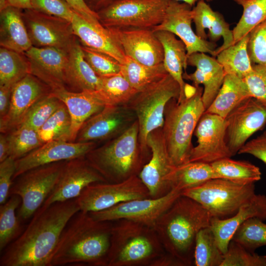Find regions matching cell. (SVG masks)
<instances>
[{"mask_svg": "<svg viewBox=\"0 0 266 266\" xmlns=\"http://www.w3.org/2000/svg\"><path fill=\"white\" fill-rule=\"evenodd\" d=\"M79 211L75 199L41 206L25 231L2 252L0 266H50L63 231Z\"/></svg>", "mask_w": 266, "mask_h": 266, "instance_id": "cell-1", "label": "cell"}, {"mask_svg": "<svg viewBox=\"0 0 266 266\" xmlns=\"http://www.w3.org/2000/svg\"><path fill=\"white\" fill-rule=\"evenodd\" d=\"M111 222L77 212L63 231L50 266H108Z\"/></svg>", "mask_w": 266, "mask_h": 266, "instance_id": "cell-2", "label": "cell"}, {"mask_svg": "<svg viewBox=\"0 0 266 266\" xmlns=\"http://www.w3.org/2000/svg\"><path fill=\"white\" fill-rule=\"evenodd\" d=\"M211 218L200 204L181 195L160 217L154 229L167 253L185 266H191L197 235L209 227Z\"/></svg>", "mask_w": 266, "mask_h": 266, "instance_id": "cell-3", "label": "cell"}, {"mask_svg": "<svg viewBox=\"0 0 266 266\" xmlns=\"http://www.w3.org/2000/svg\"><path fill=\"white\" fill-rule=\"evenodd\" d=\"M203 90L192 86L180 102L172 99L166 104L162 127L169 158L177 166L189 162L193 146L192 138L197 125L205 111L202 100Z\"/></svg>", "mask_w": 266, "mask_h": 266, "instance_id": "cell-4", "label": "cell"}, {"mask_svg": "<svg viewBox=\"0 0 266 266\" xmlns=\"http://www.w3.org/2000/svg\"><path fill=\"white\" fill-rule=\"evenodd\" d=\"M138 137L139 125L136 120L117 137L94 148L85 157L107 182H119L138 176L151 157L142 152Z\"/></svg>", "mask_w": 266, "mask_h": 266, "instance_id": "cell-5", "label": "cell"}, {"mask_svg": "<svg viewBox=\"0 0 266 266\" xmlns=\"http://www.w3.org/2000/svg\"><path fill=\"white\" fill-rule=\"evenodd\" d=\"M114 222L108 266H150L166 252L153 228L127 219Z\"/></svg>", "mask_w": 266, "mask_h": 266, "instance_id": "cell-6", "label": "cell"}, {"mask_svg": "<svg viewBox=\"0 0 266 266\" xmlns=\"http://www.w3.org/2000/svg\"><path fill=\"white\" fill-rule=\"evenodd\" d=\"M179 83L169 74L160 80L139 92L126 105L135 113L139 125V142L142 152L151 156L146 139L153 130L162 128L166 104L179 99Z\"/></svg>", "mask_w": 266, "mask_h": 266, "instance_id": "cell-7", "label": "cell"}, {"mask_svg": "<svg viewBox=\"0 0 266 266\" xmlns=\"http://www.w3.org/2000/svg\"><path fill=\"white\" fill-rule=\"evenodd\" d=\"M181 195L200 204L211 218L224 219L237 213L256 195L254 183L239 184L223 178L211 179Z\"/></svg>", "mask_w": 266, "mask_h": 266, "instance_id": "cell-8", "label": "cell"}, {"mask_svg": "<svg viewBox=\"0 0 266 266\" xmlns=\"http://www.w3.org/2000/svg\"><path fill=\"white\" fill-rule=\"evenodd\" d=\"M171 0H115L97 13L105 28L152 29L163 21Z\"/></svg>", "mask_w": 266, "mask_h": 266, "instance_id": "cell-9", "label": "cell"}, {"mask_svg": "<svg viewBox=\"0 0 266 266\" xmlns=\"http://www.w3.org/2000/svg\"><path fill=\"white\" fill-rule=\"evenodd\" d=\"M66 162L60 161L33 168L15 179L9 196L16 195L21 199L18 216L19 219H28L43 205L55 188Z\"/></svg>", "mask_w": 266, "mask_h": 266, "instance_id": "cell-10", "label": "cell"}, {"mask_svg": "<svg viewBox=\"0 0 266 266\" xmlns=\"http://www.w3.org/2000/svg\"><path fill=\"white\" fill-rule=\"evenodd\" d=\"M151 198L148 190L138 175L116 183H92L75 199L80 211H102L135 199Z\"/></svg>", "mask_w": 266, "mask_h": 266, "instance_id": "cell-11", "label": "cell"}, {"mask_svg": "<svg viewBox=\"0 0 266 266\" xmlns=\"http://www.w3.org/2000/svg\"><path fill=\"white\" fill-rule=\"evenodd\" d=\"M181 192L180 190L171 189L167 194L159 198L133 200L118 203L105 210L89 213L99 221L114 222L127 219L154 228L158 220L181 195Z\"/></svg>", "mask_w": 266, "mask_h": 266, "instance_id": "cell-12", "label": "cell"}, {"mask_svg": "<svg viewBox=\"0 0 266 266\" xmlns=\"http://www.w3.org/2000/svg\"><path fill=\"white\" fill-rule=\"evenodd\" d=\"M22 15L33 46L69 51L77 39L71 22L65 19L33 8L23 10Z\"/></svg>", "mask_w": 266, "mask_h": 266, "instance_id": "cell-13", "label": "cell"}, {"mask_svg": "<svg viewBox=\"0 0 266 266\" xmlns=\"http://www.w3.org/2000/svg\"><path fill=\"white\" fill-rule=\"evenodd\" d=\"M226 140L233 155L247 139L266 124V106L250 97L235 107L225 118Z\"/></svg>", "mask_w": 266, "mask_h": 266, "instance_id": "cell-14", "label": "cell"}, {"mask_svg": "<svg viewBox=\"0 0 266 266\" xmlns=\"http://www.w3.org/2000/svg\"><path fill=\"white\" fill-rule=\"evenodd\" d=\"M194 134L197 138L198 145L193 147L189 162L210 164L233 156L226 140L225 118L204 111Z\"/></svg>", "mask_w": 266, "mask_h": 266, "instance_id": "cell-15", "label": "cell"}, {"mask_svg": "<svg viewBox=\"0 0 266 266\" xmlns=\"http://www.w3.org/2000/svg\"><path fill=\"white\" fill-rule=\"evenodd\" d=\"M107 182L85 157L66 161L59 180L42 206L76 199L88 185Z\"/></svg>", "mask_w": 266, "mask_h": 266, "instance_id": "cell-16", "label": "cell"}, {"mask_svg": "<svg viewBox=\"0 0 266 266\" xmlns=\"http://www.w3.org/2000/svg\"><path fill=\"white\" fill-rule=\"evenodd\" d=\"M192 9V7L186 3L171 0L162 22L152 30L154 32L167 31L177 35L185 44L187 56L201 52L214 57L216 43L200 38L193 30Z\"/></svg>", "mask_w": 266, "mask_h": 266, "instance_id": "cell-17", "label": "cell"}, {"mask_svg": "<svg viewBox=\"0 0 266 266\" xmlns=\"http://www.w3.org/2000/svg\"><path fill=\"white\" fill-rule=\"evenodd\" d=\"M146 143L150 150L151 157L138 176L148 190L151 198H159L171 190L166 178L175 166L168 154L162 128L150 132Z\"/></svg>", "mask_w": 266, "mask_h": 266, "instance_id": "cell-18", "label": "cell"}, {"mask_svg": "<svg viewBox=\"0 0 266 266\" xmlns=\"http://www.w3.org/2000/svg\"><path fill=\"white\" fill-rule=\"evenodd\" d=\"M52 91L49 86L32 74L14 85L8 112L0 118V133H8L17 128L31 107Z\"/></svg>", "mask_w": 266, "mask_h": 266, "instance_id": "cell-19", "label": "cell"}, {"mask_svg": "<svg viewBox=\"0 0 266 266\" xmlns=\"http://www.w3.org/2000/svg\"><path fill=\"white\" fill-rule=\"evenodd\" d=\"M106 28L121 46L126 56L149 66L163 63V45L151 29Z\"/></svg>", "mask_w": 266, "mask_h": 266, "instance_id": "cell-20", "label": "cell"}, {"mask_svg": "<svg viewBox=\"0 0 266 266\" xmlns=\"http://www.w3.org/2000/svg\"><path fill=\"white\" fill-rule=\"evenodd\" d=\"M95 142H77L51 141L42 144L15 160L13 181L19 175L33 168L55 162L85 157L95 148Z\"/></svg>", "mask_w": 266, "mask_h": 266, "instance_id": "cell-21", "label": "cell"}, {"mask_svg": "<svg viewBox=\"0 0 266 266\" xmlns=\"http://www.w3.org/2000/svg\"><path fill=\"white\" fill-rule=\"evenodd\" d=\"M25 54L30 63V74L49 86L52 91L66 89L68 51L32 46Z\"/></svg>", "mask_w": 266, "mask_h": 266, "instance_id": "cell-22", "label": "cell"}, {"mask_svg": "<svg viewBox=\"0 0 266 266\" xmlns=\"http://www.w3.org/2000/svg\"><path fill=\"white\" fill-rule=\"evenodd\" d=\"M133 112L127 106L105 105L83 124L74 142H95L120 134L133 123Z\"/></svg>", "mask_w": 266, "mask_h": 266, "instance_id": "cell-23", "label": "cell"}, {"mask_svg": "<svg viewBox=\"0 0 266 266\" xmlns=\"http://www.w3.org/2000/svg\"><path fill=\"white\" fill-rule=\"evenodd\" d=\"M187 65L196 67V69L190 74L185 72L183 77L192 81L194 86L203 85L202 100L206 110L223 84L226 75L224 69L216 59L201 52L188 56Z\"/></svg>", "mask_w": 266, "mask_h": 266, "instance_id": "cell-24", "label": "cell"}, {"mask_svg": "<svg viewBox=\"0 0 266 266\" xmlns=\"http://www.w3.org/2000/svg\"><path fill=\"white\" fill-rule=\"evenodd\" d=\"M257 217L266 220V196L256 194L249 201L242 205L236 214L224 219L211 218L209 227L216 243L224 255L232 238L237 228L247 219Z\"/></svg>", "mask_w": 266, "mask_h": 266, "instance_id": "cell-25", "label": "cell"}, {"mask_svg": "<svg viewBox=\"0 0 266 266\" xmlns=\"http://www.w3.org/2000/svg\"><path fill=\"white\" fill-rule=\"evenodd\" d=\"M192 16L196 33L201 39H206L207 35L205 30H208V36L210 41L216 42L223 38L222 45L215 51L214 57L222 50L233 44V30L223 15L214 11L205 1L198 2L192 9Z\"/></svg>", "mask_w": 266, "mask_h": 266, "instance_id": "cell-26", "label": "cell"}, {"mask_svg": "<svg viewBox=\"0 0 266 266\" xmlns=\"http://www.w3.org/2000/svg\"><path fill=\"white\" fill-rule=\"evenodd\" d=\"M66 106L71 120L70 141L74 142L80 129L91 116L105 105L95 91L72 92L66 88L52 91Z\"/></svg>", "mask_w": 266, "mask_h": 266, "instance_id": "cell-27", "label": "cell"}, {"mask_svg": "<svg viewBox=\"0 0 266 266\" xmlns=\"http://www.w3.org/2000/svg\"><path fill=\"white\" fill-rule=\"evenodd\" d=\"M74 34L82 45L106 54L122 65L126 56L120 44L102 25L90 23L77 12L71 21Z\"/></svg>", "mask_w": 266, "mask_h": 266, "instance_id": "cell-28", "label": "cell"}, {"mask_svg": "<svg viewBox=\"0 0 266 266\" xmlns=\"http://www.w3.org/2000/svg\"><path fill=\"white\" fill-rule=\"evenodd\" d=\"M23 10L9 6L0 11V45L25 53L33 45L23 18Z\"/></svg>", "mask_w": 266, "mask_h": 266, "instance_id": "cell-29", "label": "cell"}, {"mask_svg": "<svg viewBox=\"0 0 266 266\" xmlns=\"http://www.w3.org/2000/svg\"><path fill=\"white\" fill-rule=\"evenodd\" d=\"M69 62L66 74V89L72 92L96 91L100 77L85 60L82 45L77 38L68 51Z\"/></svg>", "mask_w": 266, "mask_h": 266, "instance_id": "cell-30", "label": "cell"}, {"mask_svg": "<svg viewBox=\"0 0 266 266\" xmlns=\"http://www.w3.org/2000/svg\"><path fill=\"white\" fill-rule=\"evenodd\" d=\"M161 41L164 49L163 64L167 73L179 84L181 93L178 102L184 100L186 83L183 77V69L187 65V53L186 46L173 33L165 31L154 32Z\"/></svg>", "mask_w": 266, "mask_h": 266, "instance_id": "cell-31", "label": "cell"}, {"mask_svg": "<svg viewBox=\"0 0 266 266\" xmlns=\"http://www.w3.org/2000/svg\"><path fill=\"white\" fill-rule=\"evenodd\" d=\"M250 97L243 79L234 75L226 74L217 96L205 112L225 118L235 107Z\"/></svg>", "mask_w": 266, "mask_h": 266, "instance_id": "cell-32", "label": "cell"}, {"mask_svg": "<svg viewBox=\"0 0 266 266\" xmlns=\"http://www.w3.org/2000/svg\"><path fill=\"white\" fill-rule=\"evenodd\" d=\"M213 178H218L211 164L189 162L175 166L167 176L166 181L170 189L182 191Z\"/></svg>", "mask_w": 266, "mask_h": 266, "instance_id": "cell-33", "label": "cell"}, {"mask_svg": "<svg viewBox=\"0 0 266 266\" xmlns=\"http://www.w3.org/2000/svg\"><path fill=\"white\" fill-rule=\"evenodd\" d=\"M249 33L238 41L220 51L216 59L222 66L225 74H232L243 79L252 70L248 44Z\"/></svg>", "mask_w": 266, "mask_h": 266, "instance_id": "cell-34", "label": "cell"}, {"mask_svg": "<svg viewBox=\"0 0 266 266\" xmlns=\"http://www.w3.org/2000/svg\"><path fill=\"white\" fill-rule=\"evenodd\" d=\"M96 93L105 105L126 106L138 92L120 72L100 77V83Z\"/></svg>", "mask_w": 266, "mask_h": 266, "instance_id": "cell-35", "label": "cell"}, {"mask_svg": "<svg viewBox=\"0 0 266 266\" xmlns=\"http://www.w3.org/2000/svg\"><path fill=\"white\" fill-rule=\"evenodd\" d=\"M210 164L218 178L243 184L255 183L261 179L260 168L247 161L226 158Z\"/></svg>", "mask_w": 266, "mask_h": 266, "instance_id": "cell-36", "label": "cell"}, {"mask_svg": "<svg viewBox=\"0 0 266 266\" xmlns=\"http://www.w3.org/2000/svg\"><path fill=\"white\" fill-rule=\"evenodd\" d=\"M121 72L138 92L160 80L167 74L163 63L149 66L126 56Z\"/></svg>", "mask_w": 266, "mask_h": 266, "instance_id": "cell-37", "label": "cell"}, {"mask_svg": "<svg viewBox=\"0 0 266 266\" xmlns=\"http://www.w3.org/2000/svg\"><path fill=\"white\" fill-rule=\"evenodd\" d=\"M30 74L29 61L24 53L0 48V86L12 88Z\"/></svg>", "mask_w": 266, "mask_h": 266, "instance_id": "cell-38", "label": "cell"}, {"mask_svg": "<svg viewBox=\"0 0 266 266\" xmlns=\"http://www.w3.org/2000/svg\"><path fill=\"white\" fill-rule=\"evenodd\" d=\"M21 201L19 196L13 195L0 205V253L20 235L21 226L16 211Z\"/></svg>", "mask_w": 266, "mask_h": 266, "instance_id": "cell-39", "label": "cell"}, {"mask_svg": "<svg viewBox=\"0 0 266 266\" xmlns=\"http://www.w3.org/2000/svg\"><path fill=\"white\" fill-rule=\"evenodd\" d=\"M243 9L242 14L233 30V44L266 20V0H233Z\"/></svg>", "mask_w": 266, "mask_h": 266, "instance_id": "cell-40", "label": "cell"}, {"mask_svg": "<svg viewBox=\"0 0 266 266\" xmlns=\"http://www.w3.org/2000/svg\"><path fill=\"white\" fill-rule=\"evenodd\" d=\"M224 254L209 227L201 229L195 241L194 264L196 266H221Z\"/></svg>", "mask_w": 266, "mask_h": 266, "instance_id": "cell-41", "label": "cell"}, {"mask_svg": "<svg viewBox=\"0 0 266 266\" xmlns=\"http://www.w3.org/2000/svg\"><path fill=\"white\" fill-rule=\"evenodd\" d=\"M71 129V118L63 102L37 132L43 144L55 140L70 141Z\"/></svg>", "mask_w": 266, "mask_h": 266, "instance_id": "cell-42", "label": "cell"}, {"mask_svg": "<svg viewBox=\"0 0 266 266\" xmlns=\"http://www.w3.org/2000/svg\"><path fill=\"white\" fill-rule=\"evenodd\" d=\"M231 240L255 252L259 247L266 246V224L260 218H250L237 228Z\"/></svg>", "mask_w": 266, "mask_h": 266, "instance_id": "cell-43", "label": "cell"}, {"mask_svg": "<svg viewBox=\"0 0 266 266\" xmlns=\"http://www.w3.org/2000/svg\"><path fill=\"white\" fill-rule=\"evenodd\" d=\"M6 134L9 144V157L15 160L42 144L37 131L24 124Z\"/></svg>", "mask_w": 266, "mask_h": 266, "instance_id": "cell-44", "label": "cell"}, {"mask_svg": "<svg viewBox=\"0 0 266 266\" xmlns=\"http://www.w3.org/2000/svg\"><path fill=\"white\" fill-rule=\"evenodd\" d=\"M62 103L51 92L37 101L31 107L21 124L27 125L37 131Z\"/></svg>", "mask_w": 266, "mask_h": 266, "instance_id": "cell-45", "label": "cell"}, {"mask_svg": "<svg viewBox=\"0 0 266 266\" xmlns=\"http://www.w3.org/2000/svg\"><path fill=\"white\" fill-rule=\"evenodd\" d=\"M81 45L85 60L99 77L108 76L121 72L122 65L117 60L106 54Z\"/></svg>", "mask_w": 266, "mask_h": 266, "instance_id": "cell-46", "label": "cell"}, {"mask_svg": "<svg viewBox=\"0 0 266 266\" xmlns=\"http://www.w3.org/2000/svg\"><path fill=\"white\" fill-rule=\"evenodd\" d=\"M221 266H266L264 256L248 251L231 240Z\"/></svg>", "mask_w": 266, "mask_h": 266, "instance_id": "cell-47", "label": "cell"}, {"mask_svg": "<svg viewBox=\"0 0 266 266\" xmlns=\"http://www.w3.org/2000/svg\"><path fill=\"white\" fill-rule=\"evenodd\" d=\"M251 97L266 106V64H254L243 79Z\"/></svg>", "mask_w": 266, "mask_h": 266, "instance_id": "cell-48", "label": "cell"}, {"mask_svg": "<svg viewBox=\"0 0 266 266\" xmlns=\"http://www.w3.org/2000/svg\"><path fill=\"white\" fill-rule=\"evenodd\" d=\"M248 51L252 63L266 64V20L250 32Z\"/></svg>", "mask_w": 266, "mask_h": 266, "instance_id": "cell-49", "label": "cell"}, {"mask_svg": "<svg viewBox=\"0 0 266 266\" xmlns=\"http://www.w3.org/2000/svg\"><path fill=\"white\" fill-rule=\"evenodd\" d=\"M32 8L71 22L76 12L65 0H31Z\"/></svg>", "mask_w": 266, "mask_h": 266, "instance_id": "cell-50", "label": "cell"}, {"mask_svg": "<svg viewBox=\"0 0 266 266\" xmlns=\"http://www.w3.org/2000/svg\"><path fill=\"white\" fill-rule=\"evenodd\" d=\"M15 170V160L11 157L0 163V205L9 197Z\"/></svg>", "mask_w": 266, "mask_h": 266, "instance_id": "cell-51", "label": "cell"}, {"mask_svg": "<svg viewBox=\"0 0 266 266\" xmlns=\"http://www.w3.org/2000/svg\"><path fill=\"white\" fill-rule=\"evenodd\" d=\"M238 154H250L266 165V131L257 137L246 142L239 149Z\"/></svg>", "mask_w": 266, "mask_h": 266, "instance_id": "cell-52", "label": "cell"}, {"mask_svg": "<svg viewBox=\"0 0 266 266\" xmlns=\"http://www.w3.org/2000/svg\"><path fill=\"white\" fill-rule=\"evenodd\" d=\"M65 0L87 22L95 25H102L98 13L89 7L84 0Z\"/></svg>", "mask_w": 266, "mask_h": 266, "instance_id": "cell-53", "label": "cell"}, {"mask_svg": "<svg viewBox=\"0 0 266 266\" xmlns=\"http://www.w3.org/2000/svg\"><path fill=\"white\" fill-rule=\"evenodd\" d=\"M12 88L0 86V118L4 117L8 112Z\"/></svg>", "mask_w": 266, "mask_h": 266, "instance_id": "cell-54", "label": "cell"}, {"mask_svg": "<svg viewBox=\"0 0 266 266\" xmlns=\"http://www.w3.org/2000/svg\"><path fill=\"white\" fill-rule=\"evenodd\" d=\"M150 266H185L183 263L171 255L166 252L154 260Z\"/></svg>", "mask_w": 266, "mask_h": 266, "instance_id": "cell-55", "label": "cell"}, {"mask_svg": "<svg viewBox=\"0 0 266 266\" xmlns=\"http://www.w3.org/2000/svg\"><path fill=\"white\" fill-rule=\"evenodd\" d=\"M9 157V144L6 133L0 134V163Z\"/></svg>", "mask_w": 266, "mask_h": 266, "instance_id": "cell-56", "label": "cell"}, {"mask_svg": "<svg viewBox=\"0 0 266 266\" xmlns=\"http://www.w3.org/2000/svg\"><path fill=\"white\" fill-rule=\"evenodd\" d=\"M88 6L93 11L98 12L115 0H84Z\"/></svg>", "mask_w": 266, "mask_h": 266, "instance_id": "cell-57", "label": "cell"}, {"mask_svg": "<svg viewBox=\"0 0 266 266\" xmlns=\"http://www.w3.org/2000/svg\"><path fill=\"white\" fill-rule=\"evenodd\" d=\"M10 6L24 10L32 9L31 0H8Z\"/></svg>", "mask_w": 266, "mask_h": 266, "instance_id": "cell-58", "label": "cell"}, {"mask_svg": "<svg viewBox=\"0 0 266 266\" xmlns=\"http://www.w3.org/2000/svg\"><path fill=\"white\" fill-rule=\"evenodd\" d=\"M178 1L186 3L192 7L195 5V4L200 1H205L207 2H210L213 0H175Z\"/></svg>", "mask_w": 266, "mask_h": 266, "instance_id": "cell-59", "label": "cell"}, {"mask_svg": "<svg viewBox=\"0 0 266 266\" xmlns=\"http://www.w3.org/2000/svg\"><path fill=\"white\" fill-rule=\"evenodd\" d=\"M10 6L8 0H0V11Z\"/></svg>", "mask_w": 266, "mask_h": 266, "instance_id": "cell-60", "label": "cell"}, {"mask_svg": "<svg viewBox=\"0 0 266 266\" xmlns=\"http://www.w3.org/2000/svg\"><path fill=\"white\" fill-rule=\"evenodd\" d=\"M264 257L265 259V260L266 261V255H264Z\"/></svg>", "mask_w": 266, "mask_h": 266, "instance_id": "cell-61", "label": "cell"}]
</instances>
